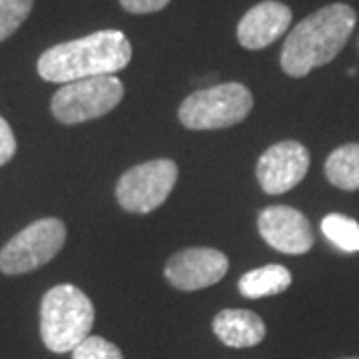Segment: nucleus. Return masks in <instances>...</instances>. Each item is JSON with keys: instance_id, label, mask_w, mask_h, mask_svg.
Here are the masks:
<instances>
[{"instance_id": "1", "label": "nucleus", "mask_w": 359, "mask_h": 359, "mask_svg": "<svg viewBox=\"0 0 359 359\" xmlns=\"http://www.w3.org/2000/svg\"><path fill=\"white\" fill-rule=\"evenodd\" d=\"M358 22L355 11L334 2L306 16L285 36L280 65L292 78L308 76L311 70L330 65L344 50Z\"/></svg>"}, {"instance_id": "2", "label": "nucleus", "mask_w": 359, "mask_h": 359, "mask_svg": "<svg viewBox=\"0 0 359 359\" xmlns=\"http://www.w3.org/2000/svg\"><path fill=\"white\" fill-rule=\"evenodd\" d=\"M130 60V40L124 32L110 28L50 46L40 54L36 68L42 80L68 84L82 78L116 74L124 70Z\"/></svg>"}, {"instance_id": "3", "label": "nucleus", "mask_w": 359, "mask_h": 359, "mask_svg": "<svg viewBox=\"0 0 359 359\" xmlns=\"http://www.w3.org/2000/svg\"><path fill=\"white\" fill-rule=\"evenodd\" d=\"M94 304L80 287L60 283L50 287L40 304V337L52 353H72L94 325Z\"/></svg>"}, {"instance_id": "4", "label": "nucleus", "mask_w": 359, "mask_h": 359, "mask_svg": "<svg viewBox=\"0 0 359 359\" xmlns=\"http://www.w3.org/2000/svg\"><path fill=\"white\" fill-rule=\"evenodd\" d=\"M252 108L250 88L240 82H226L190 94L180 104L178 118L188 130H219L240 124Z\"/></svg>"}, {"instance_id": "5", "label": "nucleus", "mask_w": 359, "mask_h": 359, "mask_svg": "<svg viewBox=\"0 0 359 359\" xmlns=\"http://www.w3.org/2000/svg\"><path fill=\"white\" fill-rule=\"evenodd\" d=\"M124 98V84L114 74L82 78L62 84L52 96V114L66 124H82L112 112Z\"/></svg>"}, {"instance_id": "6", "label": "nucleus", "mask_w": 359, "mask_h": 359, "mask_svg": "<svg viewBox=\"0 0 359 359\" xmlns=\"http://www.w3.org/2000/svg\"><path fill=\"white\" fill-rule=\"evenodd\" d=\"M66 226L58 218H42L26 226L0 250V271L20 276L42 268L62 250Z\"/></svg>"}, {"instance_id": "7", "label": "nucleus", "mask_w": 359, "mask_h": 359, "mask_svg": "<svg viewBox=\"0 0 359 359\" xmlns=\"http://www.w3.org/2000/svg\"><path fill=\"white\" fill-rule=\"evenodd\" d=\"M178 182L174 160L158 158L126 170L116 184V200L130 214H150L164 204Z\"/></svg>"}, {"instance_id": "8", "label": "nucleus", "mask_w": 359, "mask_h": 359, "mask_svg": "<svg viewBox=\"0 0 359 359\" xmlns=\"http://www.w3.org/2000/svg\"><path fill=\"white\" fill-rule=\"evenodd\" d=\"M309 170V152L302 142L283 140L269 146L259 156L256 178L262 190L269 196L294 190Z\"/></svg>"}, {"instance_id": "9", "label": "nucleus", "mask_w": 359, "mask_h": 359, "mask_svg": "<svg viewBox=\"0 0 359 359\" xmlns=\"http://www.w3.org/2000/svg\"><path fill=\"white\" fill-rule=\"evenodd\" d=\"M230 268L224 252L214 248H188L180 250L166 262L164 276L182 292H196L218 283Z\"/></svg>"}, {"instance_id": "10", "label": "nucleus", "mask_w": 359, "mask_h": 359, "mask_svg": "<svg viewBox=\"0 0 359 359\" xmlns=\"http://www.w3.org/2000/svg\"><path fill=\"white\" fill-rule=\"evenodd\" d=\"M257 230L264 242L273 250L302 256L313 248V230L308 218L292 205H268L257 216Z\"/></svg>"}, {"instance_id": "11", "label": "nucleus", "mask_w": 359, "mask_h": 359, "mask_svg": "<svg viewBox=\"0 0 359 359\" xmlns=\"http://www.w3.org/2000/svg\"><path fill=\"white\" fill-rule=\"evenodd\" d=\"M294 13L280 0H264L242 16L236 28L238 42L245 50H262L280 40L292 26Z\"/></svg>"}, {"instance_id": "12", "label": "nucleus", "mask_w": 359, "mask_h": 359, "mask_svg": "<svg viewBox=\"0 0 359 359\" xmlns=\"http://www.w3.org/2000/svg\"><path fill=\"white\" fill-rule=\"evenodd\" d=\"M212 330L224 346L233 349L254 347L266 337V323L250 309H222Z\"/></svg>"}, {"instance_id": "13", "label": "nucleus", "mask_w": 359, "mask_h": 359, "mask_svg": "<svg viewBox=\"0 0 359 359\" xmlns=\"http://www.w3.org/2000/svg\"><path fill=\"white\" fill-rule=\"evenodd\" d=\"M290 285H292L290 269L280 264H269L245 271L238 282V290L248 299H259L268 295L283 294Z\"/></svg>"}, {"instance_id": "14", "label": "nucleus", "mask_w": 359, "mask_h": 359, "mask_svg": "<svg viewBox=\"0 0 359 359\" xmlns=\"http://www.w3.org/2000/svg\"><path fill=\"white\" fill-rule=\"evenodd\" d=\"M325 178L339 190H359V144H344L327 156Z\"/></svg>"}, {"instance_id": "15", "label": "nucleus", "mask_w": 359, "mask_h": 359, "mask_svg": "<svg viewBox=\"0 0 359 359\" xmlns=\"http://www.w3.org/2000/svg\"><path fill=\"white\" fill-rule=\"evenodd\" d=\"M321 231L337 250L347 254L359 252V224L353 218L344 214H330L321 219Z\"/></svg>"}, {"instance_id": "16", "label": "nucleus", "mask_w": 359, "mask_h": 359, "mask_svg": "<svg viewBox=\"0 0 359 359\" xmlns=\"http://www.w3.org/2000/svg\"><path fill=\"white\" fill-rule=\"evenodd\" d=\"M34 6V0H0V42L11 39L22 26Z\"/></svg>"}, {"instance_id": "17", "label": "nucleus", "mask_w": 359, "mask_h": 359, "mask_svg": "<svg viewBox=\"0 0 359 359\" xmlns=\"http://www.w3.org/2000/svg\"><path fill=\"white\" fill-rule=\"evenodd\" d=\"M72 359H124V355L112 341L100 335H88L72 349Z\"/></svg>"}, {"instance_id": "18", "label": "nucleus", "mask_w": 359, "mask_h": 359, "mask_svg": "<svg viewBox=\"0 0 359 359\" xmlns=\"http://www.w3.org/2000/svg\"><path fill=\"white\" fill-rule=\"evenodd\" d=\"M16 154V138L11 128V124L0 116V166L11 162V158Z\"/></svg>"}, {"instance_id": "19", "label": "nucleus", "mask_w": 359, "mask_h": 359, "mask_svg": "<svg viewBox=\"0 0 359 359\" xmlns=\"http://www.w3.org/2000/svg\"><path fill=\"white\" fill-rule=\"evenodd\" d=\"M170 0H120V6L130 14H152L164 11Z\"/></svg>"}, {"instance_id": "20", "label": "nucleus", "mask_w": 359, "mask_h": 359, "mask_svg": "<svg viewBox=\"0 0 359 359\" xmlns=\"http://www.w3.org/2000/svg\"><path fill=\"white\" fill-rule=\"evenodd\" d=\"M344 359H359V358H344Z\"/></svg>"}]
</instances>
